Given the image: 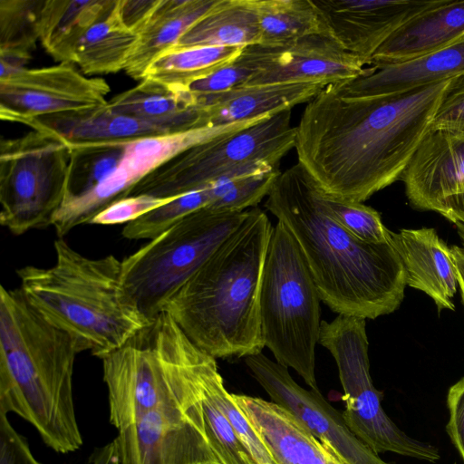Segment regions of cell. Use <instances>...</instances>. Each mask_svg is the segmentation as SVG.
<instances>
[{"instance_id": "cell-1", "label": "cell", "mask_w": 464, "mask_h": 464, "mask_svg": "<svg viewBox=\"0 0 464 464\" xmlns=\"http://www.w3.org/2000/svg\"><path fill=\"white\" fill-rule=\"evenodd\" d=\"M450 81L366 97H346L327 85L295 126L297 162L319 191L362 203L401 179Z\"/></svg>"}, {"instance_id": "cell-2", "label": "cell", "mask_w": 464, "mask_h": 464, "mask_svg": "<svg viewBox=\"0 0 464 464\" xmlns=\"http://www.w3.org/2000/svg\"><path fill=\"white\" fill-rule=\"evenodd\" d=\"M265 207L295 238L321 301L333 312L375 319L399 308L407 276L392 243L362 241L328 217L298 162L279 174Z\"/></svg>"}, {"instance_id": "cell-3", "label": "cell", "mask_w": 464, "mask_h": 464, "mask_svg": "<svg viewBox=\"0 0 464 464\" xmlns=\"http://www.w3.org/2000/svg\"><path fill=\"white\" fill-rule=\"evenodd\" d=\"M274 227L256 207L170 298L164 312L218 359L262 353L260 289Z\"/></svg>"}, {"instance_id": "cell-4", "label": "cell", "mask_w": 464, "mask_h": 464, "mask_svg": "<svg viewBox=\"0 0 464 464\" xmlns=\"http://www.w3.org/2000/svg\"><path fill=\"white\" fill-rule=\"evenodd\" d=\"M72 340L48 323L19 288H0V414L15 413L58 453L82 443L72 376Z\"/></svg>"}, {"instance_id": "cell-5", "label": "cell", "mask_w": 464, "mask_h": 464, "mask_svg": "<svg viewBox=\"0 0 464 464\" xmlns=\"http://www.w3.org/2000/svg\"><path fill=\"white\" fill-rule=\"evenodd\" d=\"M53 246L52 266L16 270L19 289L48 323L69 335L77 353L88 351L102 359L151 324L124 291L121 260L85 256L63 237Z\"/></svg>"}, {"instance_id": "cell-6", "label": "cell", "mask_w": 464, "mask_h": 464, "mask_svg": "<svg viewBox=\"0 0 464 464\" xmlns=\"http://www.w3.org/2000/svg\"><path fill=\"white\" fill-rule=\"evenodd\" d=\"M321 298L301 249L285 225L274 226L260 289V325L265 347L276 362L294 369L310 387L315 378V347Z\"/></svg>"}, {"instance_id": "cell-7", "label": "cell", "mask_w": 464, "mask_h": 464, "mask_svg": "<svg viewBox=\"0 0 464 464\" xmlns=\"http://www.w3.org/2000/svg\"><path fill=\"white\" fill-rule=\"evenodd\" d=\"M248 210L205 207L121 260L124 291L148 321L154 322L164 312L170 298L242 224Z\"/></svg>"}, {"instance_id": "cell-8", "label": "cell", "mask_w": 464, "mask_h": 464, "mask_svg": "<svg viewBox=\"0 0 464 464\" xmlns=\"http://www.w3.org/2000/svg\"><path fill=\"white\" fill-rule=\"evenodd\" d=\"M318 343L336 362L344 392L343 417L360 440L377 454L390 451L430 462L440 459L435 447L408 436L382 409V393L370 374L365 318L337 314L331 322L323 320Z\"/></svg>"}, {"instance_id": "cell-9", "label": "cell", "mask_w": 464, "mask_h": 464, "mask_svg": "<svg viewBox=\"0 0 464 464\" xmlns=\"http://www.w3.org/2000/svg\"><path fill=\"white\" fill-rule=\"evenodd\" d=\"M291 110L274 114L240 131L197 145L141 179L129 196L174 198L212 187L235 169L263 160L278 168L295 146Z\"/></svg>"}, {"instance_id": "cell-10", "label": "cell", "mask_w": 464, "mask_h": 464, "mask_svg": "<svg viewBox=\"0 0 464 464\" xmlns=\"http://www.w3.org/2000/svg\"><path fill=\"white\" fill-rule=\"evenodd\" d=\"M70 146L39 130L0 142V224L13 235L52 226L66 190Z\"/></svg>"}, {"instance_id": "cell-11", "label": "cell", "mask_w": 464, "mask_h": 464, "mask_svg": "<svg viewBox=\"0 0 464 464\" xmlns=\"http://www.w3.org/2000/svg\"><path fill=\"white\" fill-rule=\"evenodd\" d=\"M207 353L188 346L186 390L113 440L119 464H222L210 445L202 407L201 370Z\"/></svg>"}, {"instance_id": "cell-12", "label": "cell", "mask_w": 464, "mask_h": 464, "mask_svg": "<svg viewBox=\"0 0 464 464\" xmlns=\"http://www.w3.org/2000/svg\"><path fill=\"white\" fill-rule=\"evenodd\" d=\"M109 84L87 78L72 63L17 70L0 77V117L25 124L44 115L106 105Z\"/></svg>"}, {"instance_id": "cell-13", "label": "cell", "mask_w": 464, "mask_h": 464, "mask_svg": "<svg viewBox=\"0 0 464 464\" xmlns=\"http://www.w3.org/2000/svg\"><path fill=\"white\" fill-rule=\"evenodd\" d=\"M253 377L272 401L289 411L319 441L330 446L346 464H390L360 440L347 427L343 413L319 391L295 382L288 368L263 353L245 357Z\"/></svg>"}, {"instance_id": "cell-14", "label": "cell", "mask_w": 464, "mask_h": 464, "mask_svg": "<svg viewBox=\"0 0 464 464\" xmlns=\"http://www.w3.org/2000/svg\"><path fill=\"white\" fill-rule=\"evenodd\" d=\"M239 59L252 74L243 86L293 82H349L365 73L367 63L327 35L314 34L279 46L251 45Z\"/></svg>"}, {"instance_id": "cell-15", "label": "cell", "mask_w": 464, "mask_h": 464, "mask_svg": "<svg viewBox=\"0 0 464 464\" xmlns=\"http://www.w3.org/2000/svg\"><path fill=\"white\" fill-rule=\"evenodd\" d=\"M442 0H312L327 35L367 65L400 27Z\"/></svg>"}, {"instance_id": "cell-16", "label": "cell", "mask_w": 464, "mask_h": 464, "mask_svg": "<svg viewBox=\"0 0 464 464\" xmlns=\"http://www.w3.org/2000/svg\"><path fill=\"white\" fill-rule=\"evenodd\" d=\"M401 180L419 210L435 211L445 198L464 193V130L430 129Z\"/></svg>"}, {"instance_id": "cell-17", "label": "cell", "mask_w": 464, "mask_h": 464, "mask_svg": "<svg viewBox=\"0 0 464 464\" xmlns=\"http://www.w3.org/2000/svg\"><path fill=\"white\" fill-rule=\"evenodd\" d=\"M391 243L400 256L407 286L428 295L440 311L454 310L457 270L450 247L434 228H403L391 232Z\"/></svg>"}, {"instance_id": "cell-18", "label": "cell", "mask_w": 464, "mask_h": 464, "mask_svg": "<svg viewBox=\"0 0 464 464\" xmlns=\"http://www.w3.org/2000/svg\"><path fill=\"white\" fill-rule=\"evenodd\" d=\"M462 73L464 38L415 59L378 68L367 67L364 74L334 85L343 96L366 97L401 92Z\"/></svg>"}, {"instance_id": "cell-19", "label": "cell", "mask_w": 464, "mask_h": 464, "mask_svg": "<svg viewBox=\"0 0 464 464\" xmlns=\"http://www.w3.org/2000/svg\"><path fill=\"white\" fill-rule=\"evenodd\" d=\"M327 85L293 82L240 86L230 91L196 96L201 126L221 125L274 115L309 102Z\"/></svg>"}, {"instance_id": "cell-20", "label": "cell", "mask_w": 464, "mask_h": 464, "mask_svg": "<svg viewBox=\"0 0 464 464\" xmlns=\"http://www.w3.org/2000/svg\"><path fill=\"white\" fill-rule=\"evenodd\" d=\"M464 38V0H442L411 19L374 53L378 68L420 57Z\"/></svg>"}, {"instance_id": "cell-21", "label": "cell", "mask_w": 464, "mask_h": 464, "mask_svg": "<svg viewBox=\"0 0 464 464\" xmlns=\"http://www.w3.org/2000/svg\"><path fill=\"white\" fill-rule=\"evenodd\" d=\"M24 125L54 134L68 145L132 141L167 134L165 130L103 106L35 117Z\"/></svg>"}, {"instance_id": "cell-22", "label": "cell", "mask_w": 464, "mask_h": 464, "mask_svg": "<svg viewBox=\"0 0 464 464\" xmlns=\"http://www.w3.org/2000/svg\"><path fill=\"white\" fill-rule=\"evenodd\" d=\"M232 394L277 464H327L321 441L289 411L262 398Z\"/></svg>"}, {"instance_id": "cell-23", "label": "cell", "mask_w": 464, "mask_h": 464, "mask_svg": "<svg viewBox=\"0 0 464 464\" xmlns=\"http://www.w3.org/2000/svg\"><path fill=\"white\" fill-rule=\"evenodd\" d=\"M108 106L169 133L202 127L198 99L188 88H172L149 79L111 98Z\"/></svg>"}, {"instance_id": "cell-24", "label": "cell", "mask_w": 464, "mask_h": 464, "mask_svg": "<svg viewBox=\"0 0 464 464\" xmlns=\"http://www.w3.org/2000/svg\"><path fill=\"white\" fill-rule=\"evenodd\" d=\"M217 1L160 0L149 20L137 34L136 44L124 67L126 73L140 82L150 64L173 47Z\"/></svg>"}, {"instance_id": "cell-25", "label": "cell", "mask_w": 464, "mask_h": 464, "mask_svg": "<svg viewBox=\"0 0 464 464\" xmlns=\"http://www.w3.org/2000/svg\"><path fill=\"white\" fill-rule=\"evenodd\" d=\"M116 1L45 0L40 19L41 44L54 60L72 63L80 39L113 9Z\"/></svg>"}, {"instance_id": "cell-26", "label": "cell", "mask_w": 464, "mask_h": 464, "mask_svg": "<svg viewBox=\"0 0 464 464\" xmlns=\"http://www.w3.org/2000/svg\"><path fill=\"white\" fill-rule=\"evenodd\" d=\"M259 43L256 0H218L171 48L246 47Z\"/></svg>"}, {"instance_id": "cell-27", "label": "cell", "mask_w": 464, "mask_h": 464, "mask_svg": "<svg viewBox=\"0 0 464 464\" xmlns=\"http://www.w3.org/2000/svg\"><path fill=\"white\" fill-rule=\"evenodd\" d=\"M272 115L138 139L128 143L121 164L140 180L197 145L240 131Z\"/></svg>"}, {"instance_id": "cell-28", "label": "cell", "mask_w": 464, "mask_h": 464, "mask_svg": "<svg viewBox=\"0 0 464 464\" xmlns=\"http://www.w3.org/2000/svg\"><path fill=\"white\" fill-rule=\"evenodd\" d=\"M136 41L137 34L122 24L115 5L80 39L72 63L78 64L87 74L117 72L124 70Z\"/></svg>"}, {"instance_id": "cell-29", "label": "cell", "mask_w": 464, "mask_h": 464, "mask_svg": "<svg viewBox=\"0 0 464 464\" xmlns=\"http://www.w3.org/2000/svg\"><path fill=\"white\" fill-rule=\"evenodd\" d=\"M45 0H0V77L24 68L40 39Z\"/></svg>"}, {"instance_id": "cell-30", "label": "cell", "mask_w": 464, "mask_h": 464, "mask_svg": "<svg viewBox=\"0 0 464 464\" xmlns=\"http://www.w3.org/2000/svg\"><path fill=\"white\" fill-rule=\"evenodd\" d=\"M244 48L226 46L171 48L150 64L143 79L155 81L172 88H188L195 81L236 60Z\"/></svg>"}, {"instance_id": "cell-31", "label": "cell", "mask_w": 464, "mask_h": 464, "mask_svg": "<svg viewBox=\"0 0 464 464\" xmlns=\"http://www.w3.org/2000/svg\"><path fill=\"white\" fill-rule=\"evenodd\" d=\"M256 5L260 33L257 45L279 46L309 35H327L312 0H256Z\"/></svg>"}, {"instance_id": "cell-32", "label": "cell", "mask_w": 464, "mask_h": 464, "mask_svg": "<svg viewBox=\"0 0 464 464\" xmlns=\"http://www.w3.org/2000/svg\"><path fill=\"white\" fill-rule=\"evenodd\" d=\"M129 142L69 145L64 200L91 190L110 177L121 164Z\"/></svg>"}, {"instance_id": "cell-33", "label": "cell", "mask_w": 464, "mask_h": 464, "mask_svg": "<svg viewBox=\"0 0 464 464\" xmlns=\"http://www.w3.org/2000/svg\"><path fill=\"white\" fill-rule=\"evenodd\" d=\"M204 393L225 415L257 464H277L264 440L229 393L218 372L216 358L207 353L202 366Z\"/></svg>"}, {"instance_id": "cell-34", "label": "cell", "mask_w": 464, "mask_h": 464, "mask_svg": "<svg viewBox=\"0 0 464 464\" xmlns=\"http://www.w3.org/2000/svg\"><path fill=\"white\" fill-rule=\"evenodd\" d=\"M217 198L218 195L213 187L178 196L171 201L126 224L122 236L128 239L151 240L186 216L208 206Z\"/></svg>"}, {"instance_id": "cell-35", "label": "cell", "mask_w": 464, "mask_h": 464, "mask_svg": "<svg viewBox=\"0 0 464 464\" xmlns=\"http://www.w3.org/2000/svg\"><path fill=\"white\" fill-rule=\"evenodd\" d=\"M314 196L328 217L359 239L372 244L391 243L392 230L384 226L380 213L374 208L325 195L314 185Z\"/></svg>"}, {"instance_id": "cell-36", "label": "cell", "mask_w": 464, "mask_h": 464, "mask_svg": "<svg viewBox=\"0 0 464 464\" xmlns=\"http://www.w3.org/2000/svg\"><path fill=\"white\" fill-rule=\"evenodd\" d=\"M202 407L208 438L221 463L257 464L225 415L204 393L203 386Z\"/></svg>"}, {"instance_id": "cell-37", "label": "cell", "mask_w": 464, "mask_h": 464, "mask_svg": "<svg viewBox=\"0 0 464 464\" xmlns=\"http://www.w3.org/2000/svg\"><path fill=\"white\" fill-rule=\"evenodd\" d=\"M280 173L278 169L236 179L229 190L207 208L217 211L233 212L256 208L269 195Z\"/></svg>"}, {"instance_id": "cell-38", "label": "cell", "mask_w": 464, "mask_h": 464, "mask_svg": "<svg viewBox=\"0 0 464 464\" xmlns=\"http://www.w3.org/2000/svg\"><path fill=\"white\" fill-rule=\"evenodd\" d=\"M175 198H158L147 194L125 197L114 201L102 209L89 224L126 225L171 201Z\"/></svg>"}, {"instance_id": "cell-39", "label": "cell", "mask_w": 464, "mask_h": 464, "mask_svg": "<svg viewBox=\"0 0 464 464\" xmlns=\"http://www.w3.org/2000/svg\"><path fill=\"white\" fill-rule=\"evenodd\" d=\"M252 74V70L239 59L218 68L195 81L188 89L195 96L217 94L243 86Z\"/></svg>"}, {"instance_id": "cell-40", "label": "cell", "mask_w": 464, "mask_h": 464, "mask_svg": "<svg viewBox=\"0 0 464 464\" xmlns=\"http://www.w3.org/2000/svg\"><path fill=\"white\" fill-rule=\"evenodd\" d=\"M430 130H464V73L450 79Z\"/></svg>"}, {"instance_id": "cell-41", "label": "cell", "mask_w": 464, "mask_h": 464, "mask_svg": "<svg viewBox=\"0 0 464 464\" xmlns=\"http://www.w3.org/2000/svg\"><path fill=\"white\" fill-rule=\"evenodd\" d=\"M0 464H43L33 455L26 439L0 414Z\"/></svg>"}, {"instance_id": "cell-42", "label": "cell", "mask_w": 464, "mask_h": 464, "mask_svg": "<svg viewBox=\"0 0 464 464\" xmlns=\"http://www.w3.org/2000/svg\"><path fill=\"white\" fill-rule=\"evenodd\" d=\"M447 405L450 411L447 431L464 460V377L450 388Z\"/></svg>"}, {"instance_id": "cell-43", "label": "cell", "mask_w": 464, "mask_h": 464, "mask_svg": "<svg viewBox=\"0 0 464 464\" xmlns=\"http://www.w3.org/2000/svg\"><path fill=\"white\" fill-rule=\"evenodd\" d=\"M159 3L160 0H117L116 11L122 24L137 34Z\"/></svg>"}, {"instance_id": "cell-44", "label": "cell", "mask_w": 464, "mask_h": 464, "mask_svg": "<svg viewBox=\"0 0 464 464\" xmlns=\"http://www.w3.org/2000/svg\"><path fill=\"white\" fill-rule=\"evenodd\" d=\"M435 211L456 226L464 248V193L445 198L438 205Z\"/></svg>"}, {"instance_id": "cell-45", "label": "cell", "mask_w": 464, "mask_h": 464, "mask_svg": "<svg viewBox=\"0 0 464 464\" xmlns=\"http://www.w3.org/2000/svg\"><path fill=\"white\" fill-rule=\"evenodd\" d=\"M450 251L457 270L458 285L464 304V248L459 246H450Z\"/></svg>"}, {"instance_id": "cell-46", "label": "cell", "mask_w": 464, "mask_h": 464, "mask_svg": "<svg viewBox=\"0 0 464 464\" xmlns=\"http://www.w3.org/2000/svg\"><path fill=\"white\" fill-rule=\"evenodd\" d=\"M323 446V450L326 459L327 464H346L343 462L339 456L335 453V451L327 444L321 442Z\"/></svg>"}]
</instances>
